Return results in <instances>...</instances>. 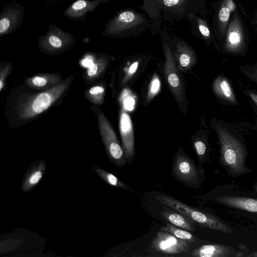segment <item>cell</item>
Returning <instances> with one entry per match:
<instances>
[{
    "label": "cell",
    "instance_id": "d4e9b609",
    "mask_svg": "<svg viewBox=\"0 0 257 257\" xmlns=\"http://www.w3.org/2000/svg\"><path fill=\"white\" fill-rule=\"evenodd\" d=\"M139 63L138 61L133 62L129 67L127 74L124 77L123 82L126 81L130 77H131L137 71Z\"/></svg>",
    "mask_w": 257,
    "mask_h": 257
},
{
    "label": "cell",
    "instance_id": "484cf974",
    "mask_svg": "<svg viewBox=\"0 0 257 257\" xmlns=\"http://www.w3.org/2000/svg\"><path fill=\"white\" fill-rule=\"evenodd\" d=\"M240 70L250 73L257 76V63L253 65L241 66Z\"/></svg>",
    "mask_w": 257,
    "mask_h": 257
},
{
    "label": "cell",
    "instance_id": "d590c367",
    "mask_svg": "<svg viewBox=\"0 0 257 257\" xmlns=\"http://www.w3.org/2000/svg\"><path fill=\"white\" fill-rule=\"evenodd\" d=\"M255 189H256V191H257V185H256V186L255 187Z\"/></svg>",
    "mask_w": 257,
    "mask_h": 257
},
{
    "label": "cell",
    "instance_id": "8fae6325",
    "mask_svg": "<svg viewBox=\"0 0 257 257\" xmlns=\"http://www.w3.org/2000/svg\"><path fill=\"white\" fill-rule=\"evenodd\" d=\"M212 89L214 94L223 101L236 104L237 101L228 79L223 75H219L214 80Z\"/></svg>",
    "mask_w": 257,
    "mask_h": 257
},
{
    "label": "cell",
    "instance_id": "d6986e66",
    "mask_svg": "<svg viewBox=\"0 0 257 257\" xmlns=\"http://www.w3.org/2000/svg\"><path fill=\"white\" fill-rule=\"evenodd\" d=\"M104 93V87L100 85H96L89 89L87 95L91 102L100 104L103 101Z\"/></svg>",
    "mask_w": 257,
    "mask_h": 257
},
{
    "label": "cell",
    "instance_id": "2e32d148",
    "mask_svg": "<svg viewBox=\"0 0 257 257\" xmlns=\"http://www.w3.org/2000/svg\"><path fill=\"white\" fill-rule=\"evenodd\" d=\"M92 170L106 184L110 186L121 188L128 191H134L132 186L125 184L119 180L113 174L106 171L105 170L94 166Z\"/></svg>",
    "mask_w": 257,
    "mask_h": 257
},
{
    "label": "cell",
    "instance_id": "7402d4cb",
    "mask_svg": "<svg viewBox=\"0 0 257 257\" xmlns=\"http://www.w3.org/2000/svg\"><path fill=\"white\" fill-rule=\"evenodd\" d=\"M106 62H98L95 63L90 62L87 66V75L90 77H94L100 74L106 67Z\"/></svg>",
    "mask_w": 257,
    "mask_h": 257
},
{
    "label": "cell",
    "instance_id": "ba28073f",
    "mask_svg": "<svg viewBox=\"0 0 257 257\" xmlns=\"http://www.w3.org/2000/svg\"><path fill=\"white\" fill-rule=\"evenodd\" d=\"M119 131L126 163L130 165L135 155L134 133L132 119L123 108L120 114Z\"/></svg>",
    "mask_w": 257,
    "mask_h": 257
},
{
    "label": "cell",
    "instance_id": "f546056e",
    "mask_svg": "<svg viewBox=\"0 0 257 257\" xmlns=\"http://www.w3.org/2000/svg\"><path fill=\"white\" fill-rule=\"evenodd\" d=\"M49 42L52 46L55 48H60L62 45L61 39L55 36H51L49 39Z\"/></svg>",
    "mask_w": 257,
    "mask_h": 257
},
{
    "label": "cell",
    "instance_id": "4316f807",
    "mask_svg": "<svg viewBox=\"0 0 257 257\" xmlns=\"http://www.w3.org/2000/svg\"><path fill=\"white\" fill-rule=\"evenodd\" d=\"M230 11L227 8H222L219 11V18L222 22L227 21L229 17Z\"/></svg>",
    "mask_w": 257,
    "mask_h": 257
},
{
    "label": "cell",
    "instance_id": "30bf717a",
    "mask_svg": "<svg viewBox=\"0 0 257 257\" xmlns=\"http://www.w3.org/2000/svg\"><path fill=\"white\" fill-rule=\"evenodd\" d=\"M235 250L221 244H208L193 249L190 255L194 257H229L234 255Z\"/></svg>",
    "mask_w": 257,
    "mask_h": 257
},
{
    "label": "cell",
    "instance_id": "5b68a950",
    "mask_svg": "<svg viewBox=\"0 0 257 257\" xmlns=\"http://www.w3.org/2000/svg\"><path fill=\"white\" fill-rule=\"evenodd\" d=\"M98 122L102 140L110 161L119 168L126 165L123 148L112 127L102 113L98 115Z\"/></svg>",
    "mask_w": 257,
    "mask_h": 257
},
{
    "label": "cell",
    "instance_id": "603a6c76",
    "mask_svg": "<svg viewBox=\"0 0 257 257\" xmlns=\"http://www.w3.org/2000/svg\"><path fill=\"white\" fill-rule=\"evenodd\" d=\"M123 108L127 110H132L134 109L135 104V100L127 90L123 91L121 96Z\"/></svg>",
    "mask_w": 257,
    "mask_h": 257
},
{
    "label": "cell",
    "instance_id": "ffe728a7",
    "mask_svg": "<svg viewBox=\"0 0 257 257\" xmlns=\"http://www.w3.org/2000/svg\"><path fill=\"white\" fill-rule=\"evenodd\" d=\"M193 145L198 162L200 165H201L207 160L206 145L203 141L198 140L194 142Z\"/></svg>",
    "mask_w": 257,
    "mask_h": 257
},
{
    "label": "cell",
    "instance_id": "7c38bea8",
    "mask_svg": "<svg viewBox=\"0 0 257 257\" xmlns=\"http://www.w3.org/2000/svg\"><path fill=\"white\" fill-rule=\"evenodd\" d=\"M216 201L239 209L257 213V199L240 196H221Z\"/></svg>",
    "mask_w": 257,
    "mask_h": 257
},
{
    "label": "cell",
    "instance_id": "4dcf8cb0",
    "mask_svg": "<svg viewBox=\"0 0 257 257\" xmlns=\"http://www.w3.org/2000/svg\"><path fill=\"white\" fill-rule=\"evenodd\" d=\"M86 2L84 0H78L72 5V8L75 10H80L86 7Z\"/></svg>",
    "mask_w": 257,
    "mask_h": 257
},
{
    "label": "cell",
    "instance_id": "3957f363",
    "mask_svg": "<svg viewBox=\"0 0 257 257\" xmlns=\"http://www.w3.org/2000/svg\"><path fill=\"white\" fill-rule=\"evenodd\" d=\"M155 198L161 204L182 214L201 226L224 233H233V230L229 226L220 218L211 214L190 206L168 195H157Z\"/></svg>",
    "mask_w": 257,
    "mask_h": 257
},
{
    "label": "cell",
    "instance_id": "52a82bcc",
    "mask_svg": "<svg viewBox=\"0 0 257 257\" xmlns=\"http://www.w3.org/2000/svg\"><path fill=\"white\" fill-rule=\"evenodd\" d=\"M151 247L155 251L166 254L187 252L190 249L188 242L163 230L157 233L151 242Z\"/></svg>",
    "mask_w": 257,
    "mask_h": 257
},
{
    "label": "cell",
    "instance_id": "e575fe53",
    "mask_svg": "<svg viewBox=\"0 0 257 257\" xmlns=\"http://www.w3.org/2000/svg\"><path fill=\"white\" fill-rule=\"evenodd\" d=\"M247 93L251 99L257 106V94L250 90H248Z\"/></svg>",
    "mask_w": 257,
    "mask_h": 257
},
{
    "label": "cell",
    "instance_id": "836d02e7",
    "mask_svg": "<svg viewBox=\"0 0 257 257\" xmlns=\"http://www.w3.org/2000/svg\"><path fill=\"white\" fill-rule=\"evenodd\" d=\"M179 0H163L164 4L167 7H172L177 5Z\"/></svg>",
    "mask_w": 257,
    "mask_h": 257
},
{
    "label": "cell",
    "instance_id": "277c9868",
    "mask_svg": "<svg viewBox=\"0 0 257 257\" xmlns=\"http://www.w3.org/2000/svg\"><path fill=\"white\" fill-rule=\"evenodd\" d=\"M204 172L201 165H196L182 149L176 154L171 175L177 181L187 187L197 189L203 182Z\"/></svg>",
    "mask_w": 257,
    "mask_h": 257
},
{
    "label": "cell",
    "instance_id": "9c48e42d",
    "mask_svg": "<svg viewBox=\"0 0 257 257\" xmlns=\"http://www.w3.org/2000/svg\"><path fill=\"white\" fill-rule=\"evenodd\" d=\"M46 169L45 160H36L27 169L23 179L21 189L29 193L36 188L42 179Z\"/></svg>",
    "mask_w": 257,
    "mask_h": 257
},
{
    "label": "cell",
    "instance_id": "5bb4252c",
    "mask_svg": "<svg viewBox=\"0 0 257 257\" xmlns=\"http://www.w3.org/2000/svg\"><path fill=\"white\" fill-rule=\"evenodd\" d=\"M160 213L169 223L174 226L190 232L196 230L195 223L177 211H161Z\"/></svg>",
    "mask_w": 257,
    "mask_h": 257
},
{
    "label": "cell",
    "instance_id": "cb8c5ba5",
    "mask_svg": "<svg viewBox=\"0 0 257 257\" xmlns=\"http://www.w3.org/2000/svg\"><path fill=\"white\" fill-rule=\"evenodd\" d=\"M12 66L8 64L1 69L0 73V90L2 91L5 85V81L11 71Z\"/></svg>",
    "mask_w": 257,
    "mask_h": 257
},
{
    "label": "cell",
    "instance_id": "ac0fdd59",
    "mask_svg": "<svg viewBox=\"0 0 257 257\" xmlns=\"http://www.w3.org/2000/svg\"><path fill=\"white\" fill-rule=\"evenodd\" d=\"M161 230L167 231L176 237L188 242L195 243L197 241V238L189 231L174 226L169 222L167 223L166 226L162 227Z\"/></svg>",
    "mask_w": 257,
    "mask_h": 257
},
{
    "label": "cell",
    "instance_id": "9a60e30c",
    "mask_svg": "<svg viewBox=\"0 0 257 257\" xmlns=\"http://www.w3.org/2000/svg\"><path fill=\"white\" fill-rule=\"evenodd\" d=\"M142 20L140 16L132 11H124L119 14L114 23L116 30L125 31L138 25Z\"/></svg>",
    "mask_w": 257,
    "mask_h": 257
},
{
    "label": "cell",
    "instance_id": "83f0119b",
    "mask_svg": "<svg viewBox=\"0 0 257 257\" xmlns=\"http://www.w3.org/2000/svg\"><path fill=\"white\" fill-rule=\"evenodd\" d=\"M229 42L232 45H236L240 41V35L236 32H232L229 36Z\"/></svg>",
    "mask_w": 257,
    "mask_h": 257
},
{
    "label": "cell",
    "instance_id": "d6a6232c",
    "mask_svg": "<svg viewBox=\"0 0 257 257\" xmlns=\"http://www.w3.org/2000/svg\"><path fill=\"white\" fill-rule=\"evenodd\" d=\"M247 78L257 84V76L247 72L241 71Z\"/></svg>",
    "mask_w": 257,
    "mask_h": 257
},
{
    "label": "cell",
    "instance_id": "f1b7e54d",
    "mask_svg": "<svg viewBox=\"0 0 257 257\" xmlns=\"http://www.w3.org/2000/svg\"><path fill=\"white\" fill-rule=\"evenodd\" d=\"M10 21L6 18H3L0 21V33L3 34L6 32L10 27Z\"/></svg>",
    "mask_w": 257,
    "mask_h": 257
},
{
    "label": "cell",
    "instance_id": "8992f818",
    "mask_svg": "<svg viewBox=\"0 0 257 257\" xmlns=\"http://www.w3.org/2000/svg\"><path fill=\"white\" fill-rule=\"evenodd\" d=\"M164 51L166 61L164 72L166 82L177 102L182 103L185 98V91L182 78L171 49L166 44L164 45Z\"/></svg>",
    "mask_w": 257,
    "mask_h": 257
},
{
    "label": "cell",
    "instance_id": "44dd1931",
    "mask_svg": "<svg viewBox=\"0 0 257 257\" xmlns=\"http://www.w3.org/2000/svg\"><path fill=\"white\" fill-rule=\"evenodd\" d=\"M160 88L161 82L159 77H158L157 75H155L149 85L147 96V100H151L155 96H156L160 91Z\"/></svg>",
    "mask_w": 257,
    "mask_h": 257
},
{
    "label": "cell",
    "instance_id": "6da1fadb",
    "mask_svg": "<svg viewBox=\"0 0 257 257\" xmlns=\"http://www.w3.org/2000/svg\"><path fill=\"white\" fill-rule=\"evenodd\" d=\"M220 146V160L229 175L239 176L248 173L245 164L246 150L240 140L224 126L216 128Z\"/></svg>",
    "mask_w": 257,
    "mask_h": 257
},
{
    "label": "cell",
    "instance_id": "e0dca14e",
    "mask_svg": "<svg viewBox=\"0 0 257 257\" xmlns=\"http://www.w3.org/2000/svg\"><path fill=\"white\" fill-rule=\"evenodd\" d=\"M177 60L180 68L186 70L194 63L195 57L189 49L184 46H180L177 49Z\"/></svg>",
    "mask_w": 257,
    "mask_h": 257
},
{
    "label": "cell",
    "instance_id": "4fadbf2b",
    "mask_svg": "<svg viewBox=\"0 0 257 257\" xmlns=\"http://www.w3.org/2000/svg\"><path fill=\"white\" fill-rule=\"evenodd\" d=\"M60 76L56 74H45L28 78L26 83L37 89H47L61 82Z\"/></svg>",
    "mask_w": 257,
    "mask_h": 257
},
{
    "label": "cell",
    "instance_id": "7a4b0ae2",
    "mask_svg": "<svg viewBox=\"0 0 257 257\" xmlns=\"http://www.w3.org/2000/svg\"><path fill=\"white\" fill-rule=\"evenodd\" d=\"M70 79L39 93L33 94L18 102V113L21 119H28L43 113L55 102L68 88Z\"/></svg>",
    "mask_w": 257,
    "mask_h": 257
},
{
    "label": "cell",
    "instance_id": "1f68e13d",
    "mask_svg": "<svg viewBox=\"0 0 257 257\" xmlns=\"http://www.w3.org/2000/svg\"><path fill=\"white\" fill-rule=\"evenodd\" d=\"M199 29L202 35L205 37H208L210 35V31L208 28L203 24H200Z\"/></svg>",
    "mask_w": 257,
    "mask_h": 257
}]
</instances>
